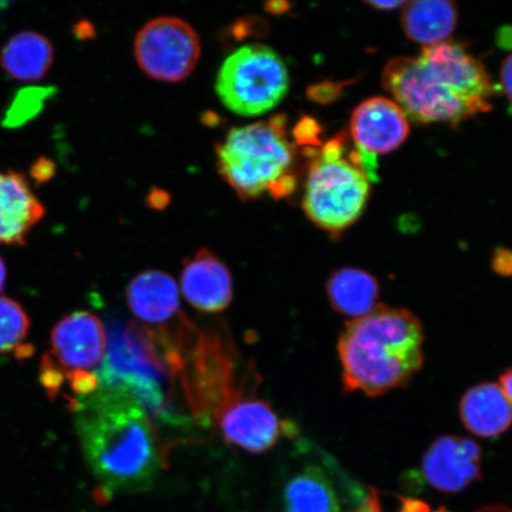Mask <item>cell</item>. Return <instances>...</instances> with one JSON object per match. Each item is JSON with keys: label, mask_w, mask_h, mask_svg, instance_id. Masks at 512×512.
<instances>
[{"label": "cell", "mask_w": 512, "mask_h": 512, "mask_svg": "<svg viewBox=\"0 0 512 512\" xmlns=\"http://www.w3.org/2000/svg\"><path fill=\"white\" fill-rule=\"evenodd\" d=\"M73 403L83 454L105 495L150 490L164 456L142 403L121 390L101 387Z\"/></svg>", "instance_id": "1"}, {"label": "cell", "mask_w": 512, "mask_h": 512, "mask_svg": "<svg viewBox=\"0 0 512 512\" xmlns=\"http://www.w3.org/2000/svg\"><path fill=\"white\" fill-rule=\"evenodd\" d=\"M384 89L406 117L419 124L457 126L491 111L488 70L462 44L444 42L416 57H395L384 67Z\"/></svg>", "instance_id": "2"}, {"label": "cell", "mask_w": 512, "mask_h": 512, "mask_svg": "<svg viewBox=\"0 0 512 512\" xmlns=\"http://www.w3.org/2000/svg\"><path fill=\"white\" fill-rule=\"evenodd\" d=\"M424 329L403 309L377 305L338 339L344 392L381 396L405 387L424 364Z\"/></svg>", "instance_id": "3"}, {"label": "cell", "mask_w": 512, "mask_h": 512, "mask_svg": "<svg viewBox=\"0 0 512 512\" xmlns=\"http://www.w3.org/2000/svg\"><path fill=\"white\" fill-rule=\"evenodd\" d=\"M376 157L348 150L345 133L326 142L315 153L305 184L303 209L313 224L334 238L341 236L363 214L370 195Z\"/></svg>", "instance_id": "4"}, {"label": "cell", "mask_w": 512, "mask_h": 512, "mask_svg": "<svg viewBox=\"0 0 512 512\" xmlns=\"http://www.w3.org/2000/svg\"><path fill=\"white\" fill-rule=\"evenodd\" d=\"M220 175L241 200H254L265 191L274 198L296 190L294 149L286 136V118L235 127L216 147Z\"/></svg>", "instance_id": "5"}, {"label": "cell", "mask_w": 512, "mask_h": 512, "mask_svg": "<svg viewBox=\"0 0 512 512\" xmlns=\"http://www.w3.org/2000/svg\"><path fill=\"white\" fill-rule=\"evenodd\" d=\"M106 356L96 371L99 387L133 396L151 414L168 409V387L179 356L166 336L134 324L115 325L108 332Z\"/></svg>", "instance_id": "6"}, {"label": "cell", "mask_w": 512, "mask_h": 512, "mask_svg": "<svg viewBox=\"0 0 512 512\" xmlns=\"http://www.w3.org/2000/svg\"><path fill=\"white\" fill-rule=\"evenodd\" d=\"M290 78L286 64L262 44H248L234 51L222 64L216 91L228 110L254 117L277 106L287 94Z\"/></svg>", "instance_id": "7"}, {"label": "cell", "mask_w": 512, "mask_h": 512, "mask_svg": "<svg viewBox=\"0 0 512 512\" xmlns=\"http://www.w3.org/2000/svg\"><path fill=\"white\" fill-rule=\"evenodd\" d=\"M134 56L150 78L163 82L183 81L200 60V37L183 19L156 18L138 32Z\"/></svg>", "instance_id": "8"}, {"label": "cell", "mask_w": 512, "mask_h": 512, "mask_svg": "<svg viewBox=\"0 0 512 512\" xmlns=\"http://www.w3.org/2000/svg\"><path fill=\"white\" fill-rule=\"evenodd\" d=\"M108 336L102 320L87 311L70 313L51 330V363L64 379L76 374H93L106 356Z\"/></svg>", "instance_id": "9"}, {"label": "cell", "mask_w": 512, "mask_h": 512, "mask_svg": "<svg viewBox=\"0 0 512 512\" xmlns=\"http://www.w3.org/2000/svg\"><path fill=\"white\" fill-rule=\"evenodd\" d=\"M219 426L227 444L249 453L270 451L284 435L294 432V426L281 420L267 402L251 398L224 402Z\"/></svg>", "instance_id": "10"}, {"label": "cell", "mask_w": 512, "mask_h": 512, "mask_svg": "<svg viewBox=\"0 0 512 512\" xmlns=\"http://www.w3.org/2000/svg\"><path fill=\"white\" fill-rule=\"evenodd\" d=\"M422 476L441 494H459L482 478V450L457 435L434 440L422 458Z\"/></svg>", "instance_id": "11"}, {"label": "cell", "mask_w": 512, "mask_h": 512, "mask_svg": "<svg viewBox=\"0 0 512 512\" xmlns=\"http://www.w3.org/2000/svg\"><path fill=\"white\" fill-rule=\"evenodd\" d=\"M411 127L406 114L394 100L374 96L361 102L350 120L356 149L369 156L388 155L405 144Z\"/></svg>", "instance_id": "12"}, {"label": "cell", "mask_w": 512, "mask_h": 512, "mask_svg": "<svg viewBox=\"0 0 512 512\" xmlns=\"http://www.w3.org/2000/svg\"><path fill=\"white\" fill-rule=\"evenodd\" d=\"M46 209L31 190L27 176L0 171V245L24 246Z\"/></svg>", "instance_id": "13"}, {"label": "cell", "mask_w": 512, "mask_h": 512, "mask_svg": "<svg viewBox=\"0 0 512 512\" xmlns=\"http://www.w3.org/2000/svg\"><path fill=\"white\" fill-rule=\"evenodd\" d=\"M181 286L184 298L198 311L219 313L233 302L232 274L208 249H201L185 262Z\"/></svg>", "instance_id": "14"}, {"label": "cell", "mask_w": 512, "mask_h": 512, "mask_svg": "<svg viewBox=\"0 0 512 512\" xmlns=\"http://www.w3.org/2000/svg\"><path fill=\"white\" fill-rule=\"evenodd\" d=\"M127 305L133 315L151 325H168L179 315L176 281L160 271L134 277L126 288Z\"/></svg>", "instance_id": "15"}, {"label": "cell", "mask_w": 512, "mask_h": 512, "mask_svg": "<svg viewBox=\"0 0 512 512\" xmlns=\"http://www.w3.org/2000/svg\"><path fill=\"white\" fill-rule=\"evenodd\" d=\"M459 413L467 430L480 438H497L512 425L511 403L497 383L483 382L467 390Z\"/></svg>", "instance_id": "16"}, {"label": "cell", "mask_w": 512, "mask_h": 512, "mask_svg": "<svg viewBox=\"0 0 512 512\" xmlns=\"http://www.w3.org/2000/svg\"><path fill=\"white\" fill-rule=\"evenodd\" d=\"M457 5L447 0L407 2L402 9L401 25L408 38L424 48L447 42L457 28Z\"/></svg>", "instance_id": "17"}, {"label": "cell", "mask_w": 512, "mask_h": 512, "mask_svg": "<svg viewBox=\"0 0 512 512\" xmlns=\"http://www.w3.org/2000/svg\"><path fill=\"white\" fill-rule=\"evenodd\" d=\"M53 63V44L35 31L18 32L0 53V67L10 78L22 82L42 80Z\"/></svg>", "instance_id": "18"}, {"label": "cell", "mask_w": 512, "mask_h": 512, "mask_svg": "<svg viewBox=\"0 0 512 512\" xmlns=\"http://www.w3.org/2000/svg\"><path fill=\"white\" fill-rule=\"evenodd\" d=\"M326 294L332 309L354 319L369 315L380 297L379 281L367 271L342 267L331 274Z\"/></svg>", "instance_id": "19"}, {"label": "cell", "mask_w": 512, "mask_h": 512, "mask_svg": "<svg viewBox=\"0 0 512 512\" xmlns=\"http://www.w3.org/2000/svg\"><path fill=\"white\" fill-rule=\"evenodd\" d=\"M286 512H343L336 486L319 467L309 466L288 480Z\"/></svg>", "instance_id": "20"}, {"label": "cell", "mask_w": 512, "mask_h": 512, "mask_svg": "<svg viewBox=\"0 0 512 512\" xmlns=\"http://www.w3.org/2000/svg\"><path fill=\"white\" fill-rule=\"evenodd\" d=\"M30 329V319L16 300L0 297V354L18 350Z\"/></svg>", "instance_id": "21"}, {"label": "cell", "mask_w": 512, "mask_h": 512, "mask_svg": "<svg viewBox=\"0 0 512 512\" xmlns=\"http://www.w3.org/2000/svg\"><path fill=\"white\" fill-rule=\"evenodd\" d=\"M56 92L55 88L27 87L18 91L4 115L2 125L17 128L35 119L43 111L47 101Z\"/></svg>", "instance_id": "22"}, {"label": "cell", "mask_w": 512, "mask_h": 512, "mask_svg": "<svg viewBox=\"0 0 512 512\" xmlns=\"http://www.w3.org/2000/svg\"><path fill=\"white\" fill-rule=\"evenodd\" d=\"M320 132L322 127L319 126L315 119L305 117L299 121L296 128H294V139L300 145L316 146L319 142Z\"/></svg>", "instance_id": "23"}, {"label": "cell", "mask_w": 512, "mask_h": 512, "mask_svg": "<svg viewBox=\"0 0 512 512\" xmlns=\"http://www.w3.org/2000/svg\"><path fill=\"white\" fill-rule=\"evenodd\" d=\"M349 512H388L386 507H384V502L382 499V495L379 491L374 488H369L366 497H364L363 502L358 504L357 507L352 508ZM401 512L400 508V497H399V507L398 511Z\"/></svg>", "instance_id": "24"}, {"label": "cell", "mask_w": 512, "mask_h": 512, "mask_svg": "<svg viewBox=\"0 0 512 512\" xmlns=\"http://www.w3.org/2000/svg\"><path fill=\"white\" fill-rule=\"evenodd\" d=\"M56 172V165L47 158H40L32 165L31 176L38 184L48 182Z\"/></svg>", "instance_id": "25"}, {"label": "cell", "mask_w": 512, "mask_h": 512, "mask_svg": "<svg viewBox=\"0 0 512 512\" xmlns=\"http://www.w3.org/2000/svg\"><path fill=\"white\" fill-rule=\"evenodd\" d=\"M494 270L502 275H512V252L509 249H498L494 255Z\"/></svg>", "instance_id": "26"}, {"label": "cell", "mask_w": 512, "mask_h": 512, "mask_svg": "<svg viewBox=\"0 0 512 512\" xmlns=\"http://www.w3.org/2000/svg\"><path fill=\"white\" fill-rule=\"evenodd\" d=\"M501 83L504 94L512 104V54L502 64Z\"/></svg>", "instance_id": "27"}, {"label": "cell", "mask_w": 512, "mask_h": 512, "mask_svg": "<svg viewBox=\"0 0 512 512\" xmlns=\"http://www.w3.org/2000/svg\"><path fill=\"white\" fill-rule=\"evenodd\" d=\"M366 4L375 10L393 11L405 8L407 2H367Z\"/></svg>", "instance_id": "28"}, {"label": "cell", "mask_w": 512, "mask_h": 512, "mask_svg": "<svg viewBox=\"0 0 512 512\" xmlns=\"http://www.w3.org/2000/svg\"><path fill=\"white\" fill-rule=\"evenodd\" d=\"M152 208L162 209L169 203V196L164 191H153L149 197Z\"/></svg>", "instance_id": "29"}, {"label": "cell", "mask_w": 512, "mask_h": 512, "mask_svg": "<svg viewBox=\"0 0 512 512\" xmlns=\"http://www.w3.org/2000/svg\"><path fill=\"white\" fill-rule=\"evenodd\" d=\"M501 388L512 406V367L501 376Z\"/></svg>", "instance_id": "30"}, {"label": "cell", "mask_w": 512, "mask_h": 512, "mask_svg": "<svg viewBox=\"0 0 512 512\" xmlns=\"http://www.w3.org/2000/svg\"><path fill=\"white\" fill-rule=\"evenodd\" d=\"M6 277H8V271H6V265L4 260L0 258V293L4 291Z\"/></svg>", "instance_id": "31"}, {"label": "cell", "mask_w": 512, "mask_h": 512, "mask_svg": "<svg viewBox=\"0 0 512 512\" xmlns=\"http://www.w3.org/2000/svg\"><path fill=\"white\" fill-rule=\"evenodd\" d=\"M476 512H512L509 508L503 507V505H488V507H484Z\"/></svg>", "instance_id": "32"}, {"label": "cell", "mask_w": 512, "mask_h": 512, "mask_svg": "<svg viewBox=\"0 0 512 512\" xmlns=\"http://www.w3.org/2000/svg\"><path fill=\"white\" fill-rule=\"evenodd\" d=\"M433 512H451V511H448L446 508H440V509L435 510Z\"/></svg>", "instance_id": "33"}]
</instances>
